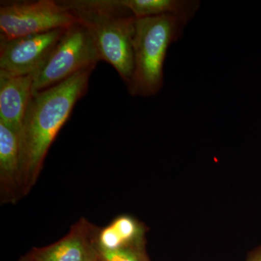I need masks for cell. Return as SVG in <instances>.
Here are the masks:
<instances>
[{
  "label": "cell",
  "instance_id": "obj_1",
  "mask_svg": "<svg viewBox=\"0 0 261 261\" xmlns=\"http://www.w3.org/2000/svg\"><path fill=\"white\" fill-rule=\"evenodd\" d=\"M94 68L33 94L19 134V161L23 196L35 185L51 144L76 102L87 94Z\"/></svg>",
  "mask_w": 261,
  "mask_h": 261
},
{
  "label": "cell",
  "instance_id": "obj_2",
  "mask_svg": "<svg viewBox=\"0 0 261 261\" xmlns=\"http://www.w3.org/2000/svg\"><path fill=\"white\" fill-rule=\"evenodd\" d=\"M60 2L87 31L101 61L112 65L129 91L135 71V17L121 0Z\"/></svg>",
  "mask_w": 261,
  "mask_h": 261
},
{
  "label": "cell",
  "instance_id": "obj_3",
  "mask_svg": "<svg viewBox=\"0 0 261 261\" xmlns=\"http://www.w3.org/2000/svg\"><path fill=\"white\" fill-rule=\"evenodd\" d=\"M187 23L168 15L136 18L135 71L132 88L128 91L130 95L152 97L161 90L168 49L182 37Z\"/></svg>",
  "mask_w": 261,
  "mask_h": 261
},
{
  "label": "cell",
  "instance_id": "obj_4",
  "mask_svg": "<svg viewBox=\"0 0 261 261\" xmlns=\"http://www.w3.org/2000/svg\"><path fill=\"white\" fill-rule=\"evenodd\" d=\"M100 57L80 23L65 29L47 61L35 75L33 94L65 82L82 70L95 68Z\"/></svg>",
  "mask_w": 261,
  "mask_h": 261
},
{
  "label": "cell",
  "instance_id": "obj_5",
  "mask_svg": "<svg viewBox=\"0 0 261 261\" xmlns=\"http://www.w3.org/2000/svg\"><path fill=\"white\" fill-rule=\"evenodd\" d=\"M79 23L60 1L2 2L0 41L69 28Z\"/></svg>",
  "mask_w": 261,
  "mask_h": 261
},
{
  "label": "cell",
  "instance_id": "obj_6",
  "mask_svg": "<svg viewBox=\"0 0 261 261\" xmlns=\"http://www.w3.org/2000/svg\"><path fill=\"white\" fill-rule=\"evenodd\" d=\"M65 29L0 41V71L12 75L37 73Z\"/></svg>",
  "mask_w": 261,
  "mask_h": 261
},
{
  "label": "cell",
  "instance_id": "obj_7",
  "mask_svg": "<svg viewBox=\"0 0 261 261\" xmlns=\"http://www.w3.org/2000/svg\"><path fill=\"white\" fill-rule=\"evenodd\" d=\"M99 229L82 218L64 238L48 246L34 247L29 254L35 261H98L100 259L97 246Z\"/></svg>",
  "mask_w": 261,
  "mask_h": 261
},
{
  "label": "cell",
  "instance_id": "obj_8",
  "mask_svg": "<svg viewBox=\"0 0 261 261\" xmlns=\"http://www.w3.org/2000/svg\"><path fill=\"white\" fill-rule=\"evenodd\" d=\"M35 75H12L0 71V122L18 135L33 96Z\"/></svg>",
  "mask_w": 261,
  "mask_h": 261
},
{
  "label": "cell",
  "instance_id": "obj_9",
  "mask_svg": "<svg viewBox=\"0 0 261 261\" xmlns=\"http://www.w3.org/2000/svg\"><path fill=\"white\" fill-rule=\"evenodd\" d=\"M0 195L3 203L23 197L19 161V135L0 122Z\"/></svg>",
  "mask_w": 261,
  "mask_h": 261
},
{
  "label": "cell",
  "instance_id": "obj_10",
  "mask_svg": "<svg viewBox=\"0 0 261 261\" xmlns=\"http://www.w3.org/2000/svg\"><path fill=\"white\" fill-rule=\"evenodd\" d=\"M147 228L130 215L117 216L107 226L99 228L97 236L98 250H116L145 245Z\"/></svg>",
  "mask_w": 261,
  "mask_h": 261
},
{
  "label": "cell",
  "instance_id": "obj_11",
  "mask_svg": "<svg viewBox=\"0 0 261 261\" xmlns=\"http://www.w3.org/2000/svg\"><path fill=\"white\" fill-rule=\"evenodd\" d=\"M122 3L136 18L147 17H176L189 22L200 7L197 0H121Z\"/></svg>",
  "mask_w": 261,
  "mask_h": 261
},
{
  "label": "cell",
  "instance_id": "obj_12",
  "mask_svg": "<svg viewBox=\"0 0 261 261\" xmlns=\"http://www.w3.org/2000/svg\"><path fill=\"white\" fill-rule=\"evenodd\" d=\"M145 245H135L116 250H98V252L102 261H150L146 252Z\"/></svg>",
  "mask_w": 261,
  "mask_h": 261
},
{
  "label": "cell",
  "instance_id": "obj_13",
  "mask_svg": "<svg viewBox=\"0 0 261 261\" xmlns=\"http://www.w3.org/2000/svg\"><path fill=\"white\" fill-rule=\"evenodd\" d=\"M246 261H261V245L249 252Z\"/></svg>",
  "mask_w": 261,
  "mask_h": 261
},
{
  "label": "cell",
  "instance_id": "obj_14",
  "mask_svg": "<svg viewBox=\"0 0 261 261\" xmlns=\"http://www.w3.org/2000/svg\"><path fill=\"white\" fill-rule=\"evenodd\" d=\"M18 261H35L32 257L30 256L29 254H27L25 256L22 257Z\"/></svg>",
  "mask_w": 261,
  "mask_h": 261
},
{
  "label": "cell",
  "instance_id": "obj_15",
  "mask_svg": "<svg viewBox=\"0 0 261 261\" xmlns=\"http://www.w3.org/2000/svg\"><path fill=\"white\" fill-rule=\"evenodd\" d=\"M98 261H102V260H101V259H99V260H98Z\"/></svg>",
  "mask_w": 261,
  "mask_h": 261
}]
</instances>
